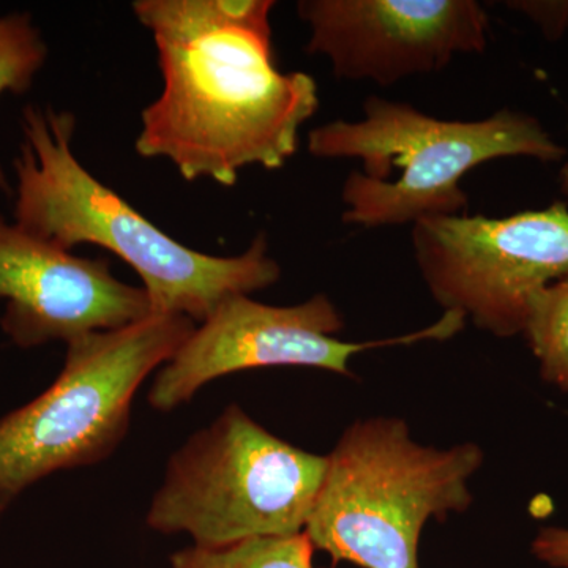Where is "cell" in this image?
Wrapping results in <instances>:
<instances>
[{
	"mask_svg": "<svg viewBox=\"0 0 568 568\" xmlns=\"http://www.w3.org/2000/svg\"><path fill=\"white\" fill-rule=\"evenodd\" d=\"M0 325L14 345L70 343L152 315L144 287L122 283L110 261L74 256L0 215Z\"/></svg>",
	"mask_w": 568,
	"mask_h": 568,
	"instance_id": "cell-10",
	"label": "cell"
},
{
	"mask_svg": "<svg viewBox=\"0 0 568 568\" xmlns=\"http://www.w3.org/2000/svg\"><path fill=\"white\" fill-rule=\"evenodd\" d=\"M315 547L305 532L261 537L226 547L183 548L171 555V568H315Z\"/></svg>",
	"mask_w": 568,
	"mask_h": 568,
	"instance_id": "cell-11",
	"label": "cell"
},
{
	"mask_svg": "<svg viewBox=\"0 0 568 568\" xmlns=\"http://www.w3.org/2000/svg\"><path fill=\"white\" fill-rule=\"evenodd\" d=\"M194 328L190 317L152 313L67 343L54 383L0 418V518L41 478L110 458L129 432L134 395Z\"/></svg>",
	"mask_w": 568,
	"mask_h": 568,
	"instance_id": "cell-5",
	"label": "cell"
},
{
	"mask_svg": "<svg viewBox=\"0 0 568 568\" xmlns=\"http://www.w3.org/2000/svg\"><path fill=\"white\" fill-rule=\"evenodd\" d=\"M465 321L458 313L447 312L443 320L416 334L353 343L336 338L345 321L325 295L294 306L264 305L245 294L231 295L163 365L148 402L159 413H171L192 402L205 384L219 377L265 366H310L353 376L349 361L355 354L448 338L462 331Z\"/></svg>",
	"mask_w": 568,
	"mask_h": 568,
	"instance_id": "cell-8",
	"label": "cell"
},
{
	"mask_svg": "<svg viewBox=\"0 0 568 568\" xmlns=\"http://www.w3.org/2000/svg\"><path fill=\"white\" fill-rule=\"evenodd\" d=\"M523 335L547 383L568 392V275L534 295Z\"/></svg>",
	"mask_w": 568,
	"mask_h": 568,
	"instance_id": "cell-12",
	"label": "cell"
},
{
	"mask_svg": "<svg viewBox=\"0 0 568 568\" xmlns=\"http://www.w3.org/2000/svg\"><path fill=\"white\" fill-rule=\"evenodd\" d=\"M327 457L293 446L230 405L171 455L149 507V528L226 547L302 534L323 487Z\"/></svg>",
	"mask_w": 568,
	"mask_h": 568,
	"instance_id": "cell-6",
	"label": "cell"
},
{
	"mask_svg": "<svg viewBox=\"0 0 568 568\" xmlns=\"http://www.w3.org/2000/svg\"><path fill=\"white\" fill-rule=\"evenodd\" d=\"M21 125L14 224L63 252L92 244L115 254L140 275L152 313L203 323L224 298L278 282L282 268L268 254L265 234L241 256H209L179 244L97 181L71 151V112L29 104Z\"/></svg>",
	"mask_w": 568,
	"mask_h": 568,
	"instance_id": "cell-2",
	"label": "cell"
},
{
	"mask_svg": "<svg viewBox=\"0 0 568 568\" xmlns=\"http://www.w3.org/2000/svg\"><path fill=\"white\" fill-rule=\"evenodd\" d=\"M530 549L540 562L552 568H568V529H541Z\"/></svg>",
	"mask_w": 568,
	"mask_h": 568,
	"instance_id": "cell-15",
	"label": "cell"
},
{
	"mask_svg": "<svg viewBox=\"0 0 568 568\" xmlns=\"http://www.w3.org/2000/svg\"><path fill=\"white\" fill-rule=\"evenodd\" d=\"M317 159H357L343 185V222L398 226L462 215L469 201L459 186L478 164L508 156L555 163L566 156L540 122L500 110L484 121H444L406 103L369 97L361 121H335L308 134Z\"/></svg>",
	"mask_w": 568,
	"mask_h": 568,
	"instance_id": "cell-3",
	"label": "cell"
},
{
	"mask_svg": "<svg viewBox=\"0 0 568 568\" xmlns=\"http://www.w3.org/2000/svg\"><path fill=\"white\" fill-rule=\"evenodd\" d=\"M297 11L312 31L306 51L325 55L343 80L392 85L488 43L476 0H304Z\"/></svg>",
	"mask_w": 568,
	"mask_h": 568,
	"instance_id": "cell-9",
	"label": "cell"
},
{
	"mask_svg": "<svg viewBox=\"0 0 568 568\" xmlns=\"http://www.w3.org/2000/svg\"><path fill=\"white\" fill-rule=\"evenodd\" d=\"M271 0H140L159 50L163 92L141 114L136 152L185 181L233 186L250 164L280 170L320 106L317 84L274 62Z\"/></svg>",
	"mask_w": 568,
	"mask_h": 568,
	"instance_id": "cell-1",
	"label": "cell"
},
{
	"mask_svg": "<svg viewBox=\"0 0 568 568\" xmlns=\"http://www.w3.org/2000/svg\"><path fill=\"white\" fill-rule=\"evenodd\" d=\"M48 59V47L26 13L0 18V95H22L32 88ZM0 192L13 194L0 166Z\"/></svg>",
	"mask_w": 568,
	"mask_h": 568,
	"instance_id": "cell-13",
	"label": "cell"
},
{
	"mask_svg": "<svg viewBox=\"0 0 568 568\" xmlns=\"http://www.w3.org/2000/svg\"><path fill=\"white\" fill-rule=\"evenodd\" d=\"M413 248L437 304L510 338L525 331L534 295L568 275V205L420 220Z\"/></svg>",
	"mask_w": 568,
	"mask_h": 568,
	"instance_id": "cell-7",
	"label": "cell"
},
{
	"mask_svg": "<svg viewBox=\"0 0 568 568\" xmlns=\"http://www.w3.org/2000/svg\"><path fill=\"white\" fill-rule=\"evenodd\" d=\"M559 182L560 192H562L564 196L568 197V164L562 168V171H560Z\"/></svg>",
	"mask_w": 568,
	"mask_h": 568,
	"instance_id": "cell-16",
	"label": "cell"
},
{
	"mask_svg": "<svg viewBox=\"0 0 568 568\" xmlns=\"http://www.w3.org/2000/svg\"><path fill=\"white\" fill-rule=\"evenodd\" d=\"M506 6L536 22L549 40H558L568 32V0H515Z\"/></svg>",
	"mask_w": 568,
	"mask_h": 568,
	"instance_id": "cell-14",
	"label": "cell"
},
{
	"mask_svg": "<svg viewBox=\"0 0 568 568\" xmlns=\"http://www.w3.org/2000/svg\"><path fill=\"white\" fill-rule=\"evenodd\" d=\"M484 452L476 444L418 446L398 418L355 422L327 457L323 487L304 532L334 562L420 568L426 521L463 514Z\"/></svg>",
	"mask_w": 568,
	"mask_h": 568,
	"instance_id": "cell-4",
	"label": "cell"
}]
</instances>
